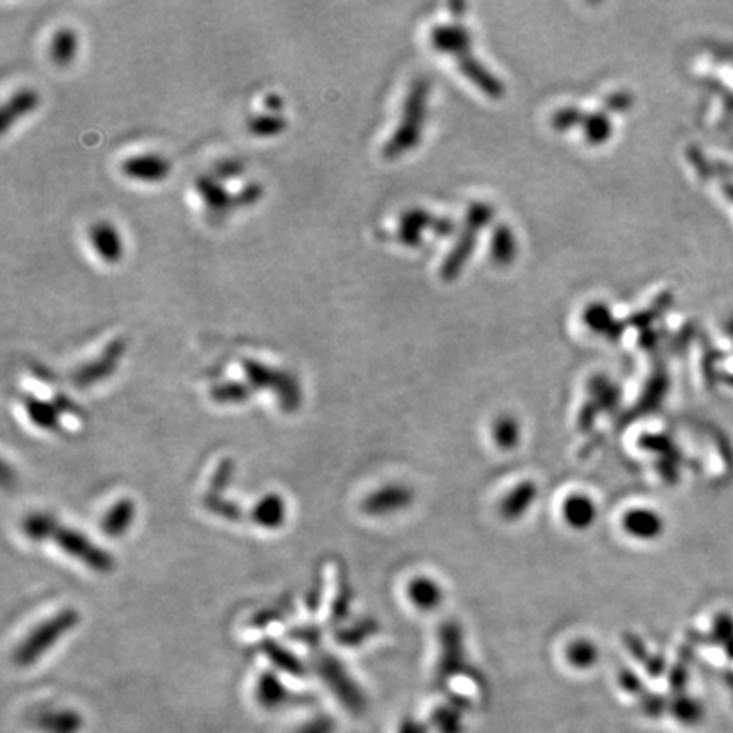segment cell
I'll return each mask as SVG.
<instances>
[{
  "label": "cell",
  "mask_w": 733,
  "mask_h": 733,
  "mask_svg": "<svg viewBox=\"0 0 733 733\" xmlns=\"http://www.w3.org/2000/svg\"><path fill=\"white\" fill-rule=\"evenodd\" d=\"M53 538L63 552L72 555L73 559L82 560L90 569H96L97 572L111 571V555H107L104 550L92 545L89 538L84 535L73 532L70 528H56Z\"/></svg>",
  "instance_id": "3"
},
{
  "label": "cell",
  "mask_w": 733,
  "mask_h": 733,
  "mask_svg": "<svg viewBox=\"0 0 733 733\" xmlns=\"http://www.w3.org/2000/svg\"><path fill=\"white\" fill-rule=\"evenodd\" d=\"M725 194L730 201H733V185H725Z\"/></svg>",
  "instance_id": "30"
},
{
  "label": "cell",
  "mask_w": 733,
  "mask_h": 733,
  "mask_svg": "<svg viewBox=\"0 0 733 733\" xmlns=\"http://www.w3.org/2000/svg\"><path fill=\"white\" fill-rule=\"evenodd\" d=\"M196 189L213 218L223 219L231 209L236 208L235 196H231L224 189L223 182L214 175H201L196 180Z\"/></svg>",
  "instance_id": "8"
},
{
  "label": "cell",
  "mask_w": 733,
  "mask_h": 733,
  "mask_svg": "<svg viewBox=\"0 0 733 733\" xmlns=\"http://www.w3.org/2000/svg\"><path fill=\"white\" fill-rule=\"evenodd\" d=\"M263 106L269 112H279L284 107V99L279 94H267L263 99Z\"/></svg>",
  "instance_id": "29"
},
{
  "label": "cell",
  "mask_w": 733,
  "mask_h": 733,
  "mask_svg": "<svg viewBox=\"0 0 733 733\" xmlns=\"http://www.w3.org/2000/svg\"><path fill=\"white\" fill-rule=\"evenodd\" d=\"M170 162L167 158L158 153H141L124 158L121 163V172L128 179L140 180V182H162L170 174Z\"/></svg>",
  "instance_id": "5"
},
{
  "label": "cell",
  "mask_w": 733,
  "mask_h": 733,
  "mask_svg": "<svg viewBox=\"0 0 733 733\" xmlns=\"http://www.w3.org/2000/svg\"><path fill=\"white\" fill-rule=\"evenodd\" d=\"M560 513L569 528L582 532L594 525V521L598 518V506L589 494L572 493L567 494L566 499L562 501Z\"/></svg>",
  "instance_id": "7"
},
{
  "label": "cell",
  "mask_w": 733,
  "mask_h": 733,
  "mask_svg": "<svg viewBox=\"0 0 733 733\" xmlns=\"http://www.w3.org/2000/svg\"><path fill=\"white\" fill-rule=\"evenodd\" d=\"M79 50V38L72 28H60L50 41V58L56 65L67 67L75 60Z\"/></svg>",
  "instance_id": "15"
},
{
  "label": "cell",
  "mask_w": 733,
  "mask_h": 733,
  "mask_svg": "<svg viewBox=\"0 0 733 733\" xmlns=\"http://www.w3.org/2000/svg\"><path fill=\"white\" fill-rule=\"evenodd\" d=\"M89 241L102 262L116 265L123 258L124 247L118 228L109 221H97L89 228Z\"/></svg>",
  "instance_id": "6"
},
{
  "label": "cell",
  "mask_w": 733,
  "mask_h": 733,
  "mask_svg": "<svg viewBox=\"0 0 733 733\" xmlns=\"http://www.w3.org/2000/svg\"><path fill=\"white\" fill-rule=\"evenodd\" d=\"M80 616L75 610H63L56 616H51L40 627L29 633L23 644L16 650V662L21 667H28L45 655L53 645L60 642L65 633L72 632L77 627Z\"/></svg>",
  "instance_id": "1"
},
{
  "label": "cell",
  "mask_w": 733,
  "mask_h": 733,
  "mask_svg": "<svg viewBox=\"0 0 733 733\" xmlns=\"http://www.w3.org/2000/svg\"><path fill=\"white\" fill-rule=\"evenodd\" d=\"M135 504L129 499H123L112 506L111 510L107 511V515L102 520V530L106 535L111 537H121L124 533L128 532L129 526L135 520Z\"/></svg>",
  "instance_id": "16"
},
{
  "label": "cell",
  "mask_w": 733,
  "mask_h": 733,
  "mask_svg": "<svg viewBox=\"0 0 733 733\" xmlns=\"http://www.w3.org/2000/svg\"><path fill=\"white\" fill-rule=\"evenodd\" d=\"M257 700L263 708L275 710L289 700V691L272 672H265L257 683Z\"/></svg>",
  "instance_id": "17"
},
{
  "label": "cell",
  "mask_w": 733,
  "mask_h": 733,
  "mask_svg": "<svg viewBox=\"0 0 733 733\" xmlns=\"http://www.w3.org/2000/svg\"><path fill=\"white\" fill-rule=\"evenodd\" d=\"M123 352L124 340H121V338L114 340V342L109 343V347L104 350V353L101 355V359L94 360V362L84 365L82 369L77 370V372L73 374V382L80 387L90 386V384H94V382L99 381L102 377L112 374L114 369H116V364H118L119 357L123 355Z\"/></svg>",
  "instance_id": "10"
},
{
  "label": "cell",
  "mask_w": 733,
  "mask_h": 733,
  "mask_svg": "<svg viewBox=\"0 0 733 733\" xmlns=\"http://www.w3.org/2000/svg\"><path fill=\"white\" fill-rule=\"evenodd\" d=\"M56 528L58 526H56L55 521L46 515L29 516L24 521V532H26L29 538H33V540H43V538L53 537Z\"/></svg>",
  "instance_id": "24"
},
{
  "label": "cell",
  "mask_w": 733,
  "mask_h": 733,
  "mask_svg": "<svg viewBox=\"0 0 733 733\" xmlns=\"http://www.w3.org/2000/svg\"><path fill=\"white\" fill-rule=\"evenodd\" d=\"M406 596L409 603L423 613L437 611L445 601V591L440 582L430 576L413 577L406 588Z\"/></svg>",
  "instance_id": "9"
},
{
  "label": "cell",
  "mask_w": 733,
  "mask_h": 733,
  "mask_svg": "<svg viewBox=\"0 0 733 733\" xmlns=\"http://www.w3.org/2000/svg\"><path fill=\"white\" fill-rule=\"evenodd\" d=\"M247 128L252 135L269 138L286 131L287 119L279 112H263L248 119Z\"/></svg>",
  "instance_id": "18"
},
{
  "label": "cell",
  "mask_w": 733,
  "mask_h": 733,
  "mask_svg": "<svg viewBox=\"0 0 733 733\" xmlns=\"http://www.w3.org/2000/svg\"><path fill=\"white\" fill-rule=\"evenodd\" d=\"M252 518L262 528H279L286 521V503L277 494H267L255 504Z\"/></svg>",
  "instance_id": "14"
},
{
  "label": "cell",
  "mask_w": 733,
  "mask_h": 733,
  "mask_svg": "<svg viewBox=\"0 0 733 733\" xmlns=\"http://www.w3.org/2000/svg\"><path fill=\"white\" fill-rule=\"evenodd\" d=\"M294 733H333V722L330 717H316Z\"/></svg>",
  "instance_id": "28"
},
{
  "label": "cell",
  "mask_w": 733,
  "mask_h": 733,
  "mask_svg": "<svg viewBox=\"0 0 733 733\" xmlns=\"http://www.w3.org/2000/svg\"><path fill=\"white\" fill-rule=\"evenodd\" d=\"M250 389L240 382H228V384H219L211 389V396L218 403H241L247 401Z\"/></svg>",
  "instance_id": "23"
},
{
  "label": "cell",
  "mask_w": 733,
  "mask_h": 733,
  "mask_svg": "<svg viewBox=\"0 0 733 733\" xmlns=\"http://www.w3.org/2000/svg\"><path fill=\"white\" fill-rule=\"evenodd\" d=\"M265 654L269 655L270 661L275 662V666L282 669V671H286L287 674L303 676L304 672H306L299 659H296L294 655L289 654L287 650L280 649L275 644L265 645Z\"/></svg>",
  "instance_id": "21"
},
{
  "label": "cell",
  "mask_w": 733,
  "mask_h": 733,
  "mask_svg": "<svg viewBox=\"0 0 733 733\" xmlns=\"http://www.w3.org/2000/svg\"><path fill=\"white\" fill-rule=\"evenodd\" d=\"M26 411L31 420L41 428H53L56 423V409L51 404L40 401V399H26Z\"/></svg>",
  "instance_id": "22"
},
{
  "label": "cell",
  "mask_w": 733,
  "mask_h": 733,
  "mask_svg": "<svg viewBox=\"0 0 733 733\" xmlns=\"http://www.w3.org/2000/svg\"><path fill=\"white\" fill-rule=\"evenodd\" d=\"M243 172H245L243 162L235 160V158H224V160H219V162L214 163L213 174L211 175H214L216 179L223 182V180L236 179Z\"/></svg>",
  "instance_id": "25"
},
{
  "label": "cell",
  "mask_w": 733,
  "mask_h": 733,
  "mask_svg": "<svg viewBox=\"0 0 733 733\" xmlns=\"http://www.w3.org/2000/svg\"><path fill=\"white\" fill-rule=\"evenodd\" d=\"M493 438L501 450H515L521 440V426L511 416H501L493 425Z\"/></svg>",
  "instance_id": "19"
},
{
  "label": "cell",
  "mask_w": 733,
  "mask_h": 733,
  "mask_svg": "<svg viewBox=\"0 0 733 733\" xmlns=\"http://www.w3.org/2000/svg\"><path fill=\"white\" fill-rule=\"evenodd\" d=\"M411 501V493L404 486L391 484L384 486L370 494L364 501L365 513L369 515H389L396 511L403 510Z\"/></svg>",
  "instance_id": "11"
},
{
  "label": "cell",
  "mask_w": 733,
  "mask_h": 733,
  "mask_svg": "<svg viewBox=\"0 0 733 733\" xmlns=\"http://www.w3.org/2000/svg\"><path fill=\"white\" fill-rule=\"evenodd\" d=\"M318 672L325 683L335 691L338 698L347 703L348 708H355V689L350 686L340 666L331 657H321L318 662Z\"/></svg>",
  "instance_id": "13"
},
{
  "label": "cell",
  "mask_w": 733,
  "mask_h": 733,
  "mask_svg": "<svg viewBox=\"0 0 733 733\" xmlns=\"http://www.w3.org/2000/svg\"><path fill=\"white\" fill-rule=\"evenodd\" d=\"M40 104V94L31 87H23V89L16 90L9 101L2 106V112H0V131L6 133L7 129L11 128L12 124L16 123L17 119L24 118L29 112H33L36 107Z\"/></svg>",
  "instance_id": "12"
},
{
  "label": "cell",
  "mask_w": 733,
  "mask_h": 733,
  "mask_svg": "<svg viewBox=\"0 0 733 733\" xmlns=\"http://www.w3.org/2000/svg\"><path fill=\"white\" fill-rule=\"evenodd\" d=\"M262 196L263 185L260 182H248L238 194H235L236 206H253L262 199Z\"/></svg>",
  "instance_id": "27"
},
{
  "label": "cell",
  "mask_w": 733,
  "mask_h": 733,
  "mask_svg": "<svg viewBox=\"0 0 733 733\" xmlns=\"http://www.w3.org/2000/svg\"><path fill=\"white\" fill-rule=\"evenodd\" d=\"M664 518L652 508L635 506L622 516V530L640 542H654L664 533Z\"/></svg>",
  "instance_id": "4"
},
{
  "label": "cell",
  "mask_w": 733,
  "mask_h": 733,
  "mask_svg": "<svg viewBox=\"0 0 733 733\" xmlns=\"http://www.w3.org/2000/svg\"><path fill=\"white\" fill-rule=\"evenodd\" d=\"M43 727L48 733H79L82 718L75 711H58L45 718Z\"/></svg>",
  "instance_id": "20"
},
{
  "label": "cell",
  "mask_w": 733,
  "mask_h": 733,
  "mask_svg": "<svg viewBox=\"0 0 733 733\" xmlns=\"http://www.w3.org/2000/svg\"><path fill=\"white\" fill-rule=\"evenodd\" d=\"M243 372L247 374L248 381L257 389H270L274 391L279 399L280 406L286 411H292L301 403V389L297 386L296 379L289 372L284 370L270 369L267 365L260 364L257 360H241Z\"/></svg>",
  "instance_id": "2"
},
{
  "label": "cell",
  "mask_w": 733,
  "mask_h": 733,
  "mask_svg": "<svg viewBox=\"0 0 733 733\" xmlns=\"http://www.w3.org/2000/svg\"><path fill=\"white\" fill-rule=\"evenodd\" d=\"M569 659L577 666H588L596 659V649L591 642H586V640L576 642L569 647Z\"/></svg>",
  "instance_id": "26"
}]
</instances>
